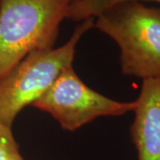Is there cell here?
<instances>
[{"instance_id": "cell-5", "label": "cell", "mask_w": 160, "mask_h": 160, "mask_svg": "<svg viewBox=\"0 0 160 160\" xmlns=\"http://www.w3.org/2000/svg\"><path fill=\"white\" fill-rule=\"evenodd\" d=\"M130 127L138 160H160V78L142 81Z\"/></svg>"}, {"instance_id": "cell-7", "label": "cell", "mask_w": 160, "mask_h": 160, "mask_svg": "<svg viewBox=\"0 0 160 160\" xmlns=\"http://www.w3.org/2000/svg\"><path fill=\"white\" fill-rule=\"evenodd\" d=\"M0 160H25L21 154L12 127L0 122Z\"/></svg>"}, {"instance_id": "cell-1", "label": "cell", "mask_w": 160, "mask_h": 160, "mask_svg": "<svg viewBox=\"0 0 160 160\" xmlns=\"http://www.w3.org/2000/svg\"><path fill=\"white\" fill-rule=\"evenodd\" d=\"M73 0H0V78L29 53L51 49Z\"/></svg>"}, {"instance_id": "cell-4", "label": "cell", "mask_w": 160, "mask_h": 160, "mask_svg": "<svg viewBox=\"0 0 160 160\" xmlns=\"http://www.w3.org/2000/svg\"><path fill=\"white\" fill-rule=\"evenodd\" d=\"M31 106L49 113L63 130L72 132L100 117H119L133 111L136 102H118L99 93L69 66Z\"/></svg>"}, {"instance_id": "cell-3", "label": "cell", "mask_w": 160, "mask_h": 160, "mask_svg": "<svg viewBox=\"0 0 160 160\" xmlns=\"http://www.w3.org/2000/svg\"><path fill=\"white\" fill-rule=\"evenodd\" d=\"M88 18L75 29L69 41L58 48L29 53L14 69L0 78V122L11 126L25 107L38 100L62 72L72 66L76 47L83 35L93 28Z\"/></svg>"}, {"instance_id": "cell-2", "label": "cell", "mask_w": 160, "mask_h": 160, "mask_svg": "<svg viewBox=\"0 0 160 160\" xmlns=\"http://www.w3.org/2000/svg\"><path fill=\"white\" fill-rule=\"evenodd\" d=\"M96 18L93 27L119 46L123 74L142 80L160 78V7L128 1Z\"/></svg>"}, {"instance_id": "cell-6", "label": "cell", "mask_w": 160, "mask_h": 160, "mask_svg": "<svg viewBox=\"0 0 160 160\" xmlns=\"http://www.w3.org/2000/svg\"><path fill=\"white\" fill-rule=\"evenodd\" d=\"M128 1H155L160 3V0H73L69 6L67 19L82 22L88 18L97 17L109 7Z\"/></svg>"}]
</instances>
